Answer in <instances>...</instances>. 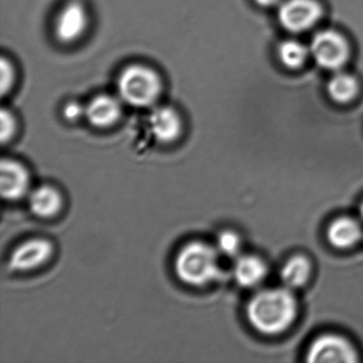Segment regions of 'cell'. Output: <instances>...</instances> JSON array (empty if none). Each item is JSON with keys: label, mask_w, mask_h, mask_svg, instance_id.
Wrapping results in <instances>:
<instances>
[{"label": "cell", "mask_w": 363, "mask_h": 363, "mask_svg": "<svg viewBox=\"0 0 363 363\" xmlns=\"http://www.w3.org/2000/svg\"><path fill=\"white\" fill-rule=\"evenodd\" d=\"M63 118L69 123H76L86 118V105L79 101H67L62 109Z\"/></svg>", "instance_id": "obj_21"}, {"label": "cell", "mask_w": 363, "mask_h": 363, "mask_svg": "<svg viewBox=\"0 0 363 363\" xmlns=\"http://www.w3.org/2000/svg\"><path fill=\"white\" fill-rule=\"evenodd\" d=\"M30 174L28 169L12 159H3L0 164V193L6 201H18L28 194Z\"/></svg>", "instance_id": "obj_11"}, {"label": "cell", "mask_w": 363, "mask_h": 363, "mask_svg": "<svg viewBox=\"0 0 363 363\" xmlns=\"http://www.w3.org/2000/svg\"><path fill=\"white\" fill-rule=\"evenodd\" d=\"M360 214H361V218H363V203H362V205H361V207H360Z\"/></svg>", "instance_id": "obj_23"}, {"label": "cell", "mask_w": 363, "mask_h": 363, "mask_svg": "<svg viewBox=\"0 0 363 363\" xmlns=\"http://www.w3.org/2000/svg\"><path fill=\"white\" fill-rule=\"evenodd\" d=\"M309 52L320 67L335 71L347 61L350 48L341 35L335 31L325 30L314 35Z\"/></svg>", "instance_id": "obj_5"}, {"label": "cell", "mask_w": 363, "mask_h": 363, "mask_svg": "<svg viewBox=\"0 0 363 363\" xmlns=\"http://www.w3.org/2000/svg\"><path fill=\"white\" fill-rule=\"evenodd\" d=\"M30 211L38 218H50L62 209L61 193L52 186H41L31 191L28 199Z\"/></svg>", "instance_id": "obj_12"}, {"label": "cell", "mask_w": 363, "mask_h": 363, "mask_svg": "<svg viewBox=\"0 0 363 363\" xmlns=\"http://www.w3.org/2000/svg\"><path fill=\"white\" fill-rule=\"evenodd\" d=\"M233 273L238 284L243 288H252L263 281L267 267L262 259L258 257L242 256L235 261Z\"/></svg>", "instance_id": "obj_13"}, {"label": "cell", "mask_w": 363, "mask_h": 363, "mask_svg": "<svg viewBox=\"0 0 363 363\" xmlns=\"http://www.w3.org/2000/svg\"><path fill=\"white\" fill-rule=\"evenodd\" d=\"M174 267L176 275L184 284L206 286L220 276L218 250L205 242H189L178 252Z\"/></svg>", "instance_id": "obj_3"}, {"label": "cell", "mask_w": 363, "mask_h": 363, "mask_svg": "<svg viewBox=\"0 0 363 363\" xmlns=\"http://www.w3.org/2000/svg\"><path fill=\"white\" fill-rule=\"evenodd\" d=\"M91 16L88 8L79 0H69L57 12L52 33L62 45H74L86 37L90 29Z\"/></svg>", "instance_id": "obj_4"}, {"label": "cell", "mask_w": 363, "mask_h": 363, "mask_svg": "<svg viewBox=\"0 0 363 363\" xmlns=\"http://www.w3.org/2000/svg\"><path fill=\"white\" fill-rule=\"evenodd\" d=\"M54 255V244L43 238L27 240L12 252L10 269L28 272L45 264Z\"/></svg>", "instance_id": "obj_10"}, {"label": "cell", "mask_w": 363, "mask_h": 363, "mask_svg": "<svg viewBox=\"0 0 363 363\" xmlns=\"http://www.w3.org/2000/svg\"><path fill=\"white\" fill-rule=\"evenodd\" d=\"M311 273L309 260L303 256H295L286 261L280 271V278L284 288L289 290L301 288L307 282Z\"/></svg>", "instance_id": "obj_15"}, {"label": "cell", "mask_w": 363, "mask_h": 363, "mask_svg": "<svg viewBox=\"0 0 363 363\" xmlns=\"http://www.w3.org/2000/svg\"><path fill=\"white\" fill-rule=\"evenodd\" d=\"M18 69L10 57L4 55L0 61V93L6 97L11 94L18 82Z\"/></svg>", "instance_id": "obj_18"}, {"label": "cell", "mask_w": 363, "mask_h": 363, "mask_svg": "<svg viewBox=\"0 0 363 363\" xmlns=\"http://www.w3.org/2000/svg\"><path fill=\"white\" fill-rule=\"evenodd\" d=\"M255 1L261 7H272V6L276 5L279 0H255Z\"/></svg>", "instance_id": "obj_22"}, {"label": "cell", "mask_w": 363, "mask_h": 363, "mask_svg": "<svg viewBox=\"0 0 363 363\" xmlns=\"http://www.w3.org/2000/svg\"><path fill=\"white\" fill-rule=\"evenodd\" d=\"M296 315V299L286 288L260 291L252 297L247 306L248 320L263 335L284 333Z\"/></svg>", "instance_id": "obj_1"}, {"label": "cell", "mask_w": 363, "mask_h": 363, "mask_svg": "<svg viewBox=\"0 0 363 363\" xmlns=\"http://www.w3.org/2000/svg\"><path fill=\"white\" fill-rule=\"evenodd\" d=\"M241 239L238 233L231 230H225L218 235L216 240V250L224 256L235 257L241 250Z\"/></svg>", "instance_id": "obj_19"}, {"label": "cell", "mask_w": 363, "mask_h": 363, "mask_svg": "<svg viewBox=\"0 0 363 363\" xmlns=\"http://www.w3.org/2000/svg\"><path fill=\"white\" fill-rule=\"evenodd\" d=\"M124 105L118 94L101 93L95 95L86 105V120L94 128H111L122 118Z\"/></svg>", "instance_id": "obj_8"}, {"label": "cell", "mask_w": 363, "mask_h": 363, "mask_svg": "<svg viewBox=\"0 0 363 363\" xmlns=\"http://www.w3.org/2000/svg\"><path fill=\"white\" fill-rule=\"evenodd\" d=\"M322 16L314 0H286L278 10L280 25L290 33H303L311 28Z\"/></svg>", "instance_id": "obj_6"}, {"label": "cell", "mask_w": 363, "mask_h": 363, "mask_svg": "<svg viewBox=\"0 0 363 363\" xmlns=\"http://www.w3.org/2000/svg\"><path fill=\"white\" fill-rule=\"evenodd\" d=\"M362 230L356 220L350 218H340L331 223L327 230V238L331 245L337 248L352 247L360 240Z\"/></svg>", "instance_id": "obj_14"}, {"label": "cell", "mask_w": 363, "mask_h": 363, "mask_svg": "<svg viewBox=\"0 0 363 363\" xmlns=\"http://www.w3.org/2000/svg\"><path fill=\"white\" fill-rule=\"evenodd\" d=\"M310 363H352L357 361V352L352 344L337 335H324L314 340L308 350Z\"/></svg>", "instance_id": "obj_7"}, {"label": "cell", "mask_w": 363, "mask_h": 363, "mask_svg": "<svg viewBox=\"0 0 363 363\" xmlns=\"http://www.w3.org/2000/svg\"><path fill=\"white\" fill-rule=\"evenodd\" d=\"M18 131V120L12 110L3 107L0 111V141L1 144L11 142Z\"/></svg>", "instance_id": "obj_20"}, {"label": "cell", "mask_w": 363, "mask_h": 363, "mask_svg": "<svg viewBox=\"0 0 363 363\" xmlns=\"http://www.w3.org/2000/svg\"><path fill=\"white\" fill-rule=\"evenodd\" d=\"M164 92V80L152 65L135 62L125 65L116 79V94L133 108H154Z\"/></svg>", "instance_id": "obj_2"}, {"label": "cell", "mask_w": 363, "mask_h": 363, "mask_svg": "<svg viewBox=\"0 0 363 363\" xmlns=\"http://www.w3.org/2000/svg\"><path fill=\"white\" fill-rule=\"evenodd\" d=\"M307 48L303 44L293 40L284 41L278 48V56L280 61L289 69H298L307 60Z\"/></svg>", "instance_id": "obj_17"}, {"label": "cell", "mask_w": 363, "mask_h": 363, "mask_svg": "<svg viewBox=\"0 0 363 363\" xmlns=\"http://www.w3.org/2000/svg\"><path fill=\"white\" fill-rule=\"evenodd\" d=\"M148 127L156 141L171 144L182 137L184 128V118L173 106L157 105L148 116Z\"/></svg>", "instance_id": "obj_9"}, {"label": "cell", "mask_w": 363, "mask_h": 363, "mask_svg": "<svg viewBox=\"0 0 363 363\" xmlns=\"http://www.w3.org/2000/svg\"><path fill=\"white\" fill-rule=\"evenodd\" d=\"M327 92L331 99L337 103H348L356 96L358 84L356 79L348 74L337 73L329 80Z\"/></svg>", "instance_id": "obj_16"}]
</instances>
